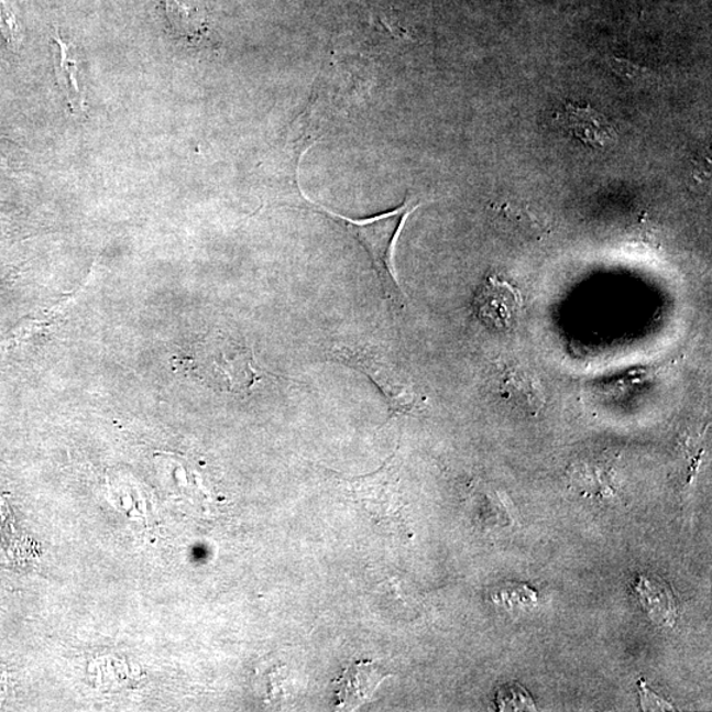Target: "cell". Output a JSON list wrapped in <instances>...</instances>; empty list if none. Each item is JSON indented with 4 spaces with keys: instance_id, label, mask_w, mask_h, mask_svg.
<instances>
[{
    "instance_id": "5bb4252c",
    "label": "cell",
    "mask_w": 712,
    "mask_h": 712,
    "mask_svg": "<svg viewBox=\"0 0 712 712\" xmlns=\"http://www.w3.org/2000/svg\"><path fill=\"white\" fill-rule=\"evenodd\" d=\"M0 31H2L6 42L11 48H18L20 43V32L15 15L6 0H0Z\"/></svg>"
},
{
    "instance_id": "5b68a950",
    "label": "cell",
    "mask_w": 712,
    "mask_h": 712,
    "mask_svg": "<svg viewBox=\"0 0 712 712\" xmlns=\"http://www.w3.org/2000/svg\"><path fill=\"white\" fill-rule=\"evenodd\" d=\"M391 675L372 661H358L343 670L336 680L337 709L354 711L374 698L381 683Z\"/></svg>"
},
{
    "instance_id": "4fadbf2b",
    "label": "cell",
    "mask_w": 712,
    "mask_h": 712,
    "mask_svg": "<svg viewBox=\"0 0 712 712\" xmlns=\"http://www.w3.org/2000/svg\"><path fill=\"white\" fill-rule=\"evenodd\" d=\"M497 703L501 710H535L534 702L521 684L499 690Z\"/></svg>"
},
{
    "instance_id": "7a4b0ae2",
    "label": "cell",
    "mask_w": 712,
    "mask_h": 712,
    "mask_svg": "<svg viewBox=\"0 0 712 712\" xmlns=\"http://www.w3.org/2000/svg\"><path fill=\"white\" fill-rule=\"evenodd\" d=\"M335 354L344 363L368 375L387 398L394 415H412L420 410L425 398L415 384L391 359L369 349H336Z\"/></svg>"
},
{
    "instance_id": "6da1fadb",
    "label": "cell",
    "mask_w": 712,
    "mask_h": 712,
    "mask_svg": "<svg viewBox=\"0 0 712 712\" xmlns=\"http://www.w3.org/2000/svg\"><path fill=\"white\" fill-rule=\"evenodd\" d=\"M409 198L405 199L398 208L382 212L374 217L352 219L321 208L326 215L337 219L357 241L369 252L372 263L381 278L383 288L390 298L398 299L404 296L398 283L395 267V251L398 237H401L409 216L418 208Z\"/></svg>"
},
{
    "instance_id": "52a82bcc",
    "label": "cell",
    "mask_w": 712,
    "mask_h": 712,
    "mask_svg": "<svg viewBox=\"0 0 712 712\" xmlns=\"http://www.w3.org/2000/svg\"><path fill=\"white\" fill-rule=\"evenodd\" d=\"M53 63L57 84L68 102L72 114H81L85 110V92L79 78V62L75 45L64 42L56 32Z\"/></svg>"
},
{
    "instance_id": "277c9868",
    "label": "cell",
    "mask_w": 712,
    "mask_h": 712,
    "mask_svg": "<svg viewBox=\"0 0 712 712\" xmlns=\"http://www.w3.org/2000/svg\"><path fill=\"white\" fill-rule=\"evenodd\" d=\"M346 484L349 497L361 505L376 523L391 524L401 516V503L391 490V465L374 477L352 479Z\"/></svg>"
},
{
    "instance_id": "8fae6325",
    "label": "cell",
    "mask_w": 712,
    "mask_h": 712,
    "mask_svg": "<svg viewBox=\"0 0 712 712\" xmlns=\"http://www.w3.org/2000/svg\"><path fill=\"white\" fill-rule=\"evenodd\" d=\"M166 19L176 35L199 39L208 30L204 0H163Z\"/></svg>"
},
{
    "instance_id": "7c38bea8",
    "label": "cell",
    "mask_w": 712,
    "mask_h": 712,
    "mask_svg": "<svg viewBox=\"0 0 712 712\" xmlns=\"http://www.w3.org/2000/svg\"><path fill=\"white\" fill-rule=\"evenodd\" d=\"M516 598L523 605H528L537 601L536 592L525 584H505L504 589L499 590L496 594H492L495 603L508 609L518 607Z\"/></svg>"
},
{
    "instance_id": "8992f818",
    "label": "cell",
    "mask_w": 712,
    "mask_h": 712,
    "mask_svg": "<svg viewBox=\"0 0 712 712\" xmlns=\"http://www.w3.org/2000/svg\"><path fill=\"white\" fill-rule=\"evenodd\" d=\"M561 123L584 144L594 149H607L617 141L616 131L607 118L590 106L579 108L574 103H567L560 116Z\"/></svg>"
},
{
    "instance_id": "9c48e42d",
    "label": "cell",
    "mask_w": 712,
    "mask_h": 712,
    "mask_svg": "<svg viewBox=\"0 0 712 712\" xmlns=\"http://www.w3.org/2000/svg\"><path fill=\"white\" fill-rule=\"evenodd\" d=\"M504 398L515 407L536 415L545 404V392L540 379L529 370L510 368L504 371L501 382Z\"/></svg>"
},
{
    "instance_id": "ba28073f",
    "label": "cell",
    "mask_w": 712,
    "mask_h": 712,
    "mask_svg": "<svg viewBox=\"0 0 712 712\" xmlns=\"http://www.w3.org/2000/svg\"><path fill=\"white\" fill-rule=\"evenodd\" d=\"M643 609L656 624L671 627L677 621V602L673 590L661 578L640 576L635 585Z\"/></svg>"
},
{
    "instance_id": "30bf717a",
    "label": "cell",
    "mask_w": 712,
    "mask_h": 712,
    "mask_svg": "<svg viewBox=\"0 0 712 712\" xmlns=\"http://www.w3.org/2000/svg\"><path fill=\"white\" fill-rule=\"evenodd\" d=\"M216 359L217 370L222 372L230 391H249L261 379V371L256 369L254 355L248 348L223 350Z\"/></svg>"
},
{
    "instance_id": "3957f363",
    "label": "cell",
    "mask_w": 712,
    "mask_h": 712,
    "mask_svg": "<svg viewBox=\"0 0 712 712\" xmlns=\"http://www.w3.org/2000/svg\"><path fill=\"white\" fill-rule=\"evenodd\" d=\"M477 316L495 330H510L518 321L523 302L521 293L507 282L489 277L474 302Z\"/></svg>"
}]
</instances>
